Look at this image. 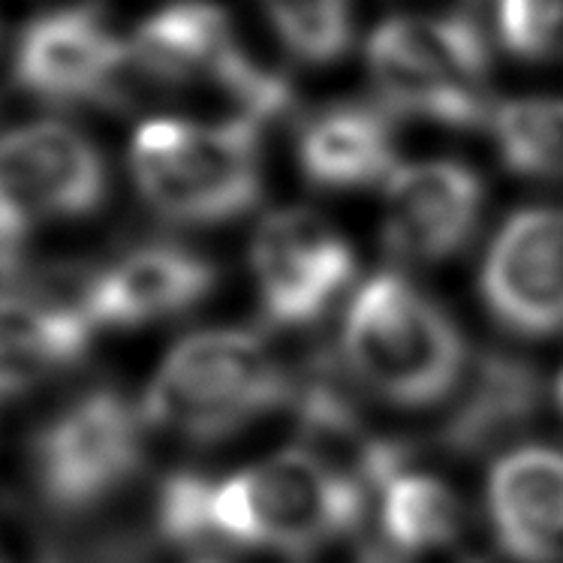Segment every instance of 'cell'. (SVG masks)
<instances>
[{
	"label": "cell",
	"instance_id": "obj_1",
	"mask_svg": "<svg viewBox=\"0 0 563 563\" xmlns=\"http://www.w3.org/2000/svg\"><path fill=\"white\" fill-rule=\"evenodd\" d=\"M341 353L365 389L398 407L443 401L467 358L459 325L401 275L371 277L353 296Z\"/></svg>",
	"mask_w": 563,
	"mask_h": 563
},
{
	"label": "cell",
	"instance_id": "obj_2",
	"mask_svg": "<svg viewBox=\"0 0 563 563\" xmlns=\"http://www.w3.org/2000/svg\"><path fill=\"white\" fill-rule=\"evenodd\" d=\"M292 379L260 334L214 329L185 338L154 374L142 404L151 426L211 443L277 410Z\"/></svg>",
	"mask_w": 563,
	"mask_h": 563
},
{
	"label": "cell",
	"instance_id": "obj_3",
	"mask_svg": "<svg viewBox=\"0 0 563 563\" xmlns=\"http://www.w3.org/2000/svg\"><path fill=\"white\" fill-rule=\"evenodd\" d=\"M208 88L227 97L235 121L260 130L287 112L289 88L244 52L227 12L206 0L163 7L126 40L124 103L145 91Z\"/></svg>",
	"mask_w": 563,
	"mask_h": 563
},
{
	"label": "cell",
	"instance_id": "obj_4",
	"mask_svg": "<svg viewBox=\"0 0 563 563\" xmlns=\"http://www.w3.org/2000/svg\"><path fill=\"white\" fill-rule=\"evenodd\" d=\"M365 488L308 449H289L211 492L218 545L308 554L356 528Z\"/></svg>",
	"mask_w": 563,
	"mask_h": 563
},
{
	"label": "cell",
	"instance_id": "obj_5",
	"mask_svg": "<svg viewBox=\"0 0 563 563\" xmlns=\"http://www.w3.org/2000/svg\"><path fill=\"white\" fill-rule=\"evenodd\" d=\"M256 126L157 118L139 126L130 169L154 211L175 223H220L260 199Z\"/></svg>",
	"mask_w": 563,
	"mask_h": 563
},
{
	"label": "cell",
	"instance_id": "obj_6",
	"mask_svg": "<svg viewBox=\"0 0 563 563\" xmlns=\"http://www.w3.org/2000/svg\"><path fill=\"white\" fill-rule=\"evenodd\" d=\"M368 73L383 103L443 126L483 124L488 109V46L464 15H398L371 34Z\"/></svg>",
	"mask_w": 563,
	"mask_h": 563
},
{
	"label": "cell",
	"instance_id": "obj_7",
	"mask_svg": "<svg viewBox=\"0 0 563 563\" xmlns=\"http://www.w3.org/2000/svg\"><path fill=\"white\" fill-rule=\"evenodd\" d=\"M106 163L91 139L60 121L0 136V244L48 220L81 218L103 202Z\"/></svg>",
	"mask_w": 563,
	"mask_h": 563
},
{
	"label": "cell",
	"instance_id": "obj_8",
	"mask_svg": "<svg viewBox=\"0 0 563 563\" xmlns=\"http://www.w3.org/2000/svg\"><path fill=\"white\" fill-rule=\"evenodd\" d=\"M139 461V416L112 389L88 391L67 404L34 443L36 485L58 509H85L106 500L136 473Z\"/></svg>",
	"mask_w": 563,
	"mask_h": 563
},
{
	"label": "cell",
	"instance_id": "obj_9",
	"mask_svg": "<svg viewBox=\"0 0 563 563\" xmlns=\"http://www.w3.org/2000/svg\"><path fill=\"white\" fill-rule=\"evenodd\" d=\"M263 313L275 325L301 329L332 308L356 272L353 247L332 223L308 208L263 220L251 247Z\"/></svg>",
	"mask_w": 563,
	"mask_h": 563
},
{
	"label": "cell",
	"instance_id": "obj_10",
	"mask_svg": "<svg viewBox=\"0 0 563 563\" xmlns=\"http://www.w3.org/2000/svg\"><path fill=\"white\" fill-rule=\"evenodd\" d=\"M126 40L93 7H60L27 24L15 43L12 79L55 106L124 103Z\"/></svg>",
	"mask_w": 563,
	"mask_h": 563
},
{
	"label": "cell",
	"instance_id": "obj_11",
	"mask_svg": "<svg viewBox=\"0 0 563 563\" xmlns=\"http://www.w3.org/2000/svg\"><path fill=\"white\" fill-rule=\"evenodd\" d=\"M488 311L509 332H563V208L518 211L483 265Z\"/></svg>",
	"mask_w": 563,
	"mask_h": 563
},
{
	"label": "cell",
	"instance_id": "obj_12",
	"mask_svg": "<svg viewBox=\"0 0 563 563\" xmlns=\"http://www.w3.org/2000/svg\"><path fill=\"white\" fill-rule=\"evenodd\" d=\"M483 178L455 161H431L391 173L383 239L404 263H443L467 247L483 214Z\"/></svg>",
	"mask_w": 563,
	"mask_h": 563
},
{
	"label": "cell",
	"instance_id": "obj_13",
	"mask_svg": "<svg viewBox=\"0 0 563 563\" xmlns=\"http://www.w3.org/2000/svg\"><path fill=\"white\" fill-rule=\"evenodd\" d=\"M214 284L218 272L202 256L173 244H151L126 253L121 263L100 275L88 277L81 311L93 329H136L190 311L214 289Z\"/></svg>",
	"mask_w": 563,
	"mask_h": 563
},
{
	"label": "cell",
	"instance_id": "obj_14",
	"mask_svg": "<svg viewBox=\"0 0 563 563\" xmlns=\"http://www.w3.org/2000/svg\"><path fill=\"white\" fill-rule=\"evenodd\" d=\"M488 516L516 563H563V452L525 446L497 461Z\"/></svg>",
	"mask_w": 563,
	"mask_h": 563
},
{
	"label": "cell",
	"instance_id": "obj_15",
	"mask_svg": "<svg viewBox=\"0 0 563 563\" xmlns=\"http://www.w3.org/2000/svg\"><path fill=\"white\" fill-rule=\"evenodd\" d=\"M542 404L540 371L516 353H483L471 386L452 407L440 443L452 455H485L518 438L537 419Z\"/></svg>",
	"mask_w": 563,
	"mask_h": 563
},
{
	"label": "cell",
	"instance_id": "obj_16",
	"mask_svg": "<svg viewBox=\"0 0 563 563\" xmlns=\"http://www.w3.org/2000/svg\"><path fill=\"white\" fill-rule=\"evenodd\" d=\"M395 163V130L377 106H329L305 121L299 166L322 190H358L377 185Z\"/></svg>",
	"mask_w": 563,
	"mask_h": 563
},
{
	"label": "cell",
	"instance_id": "obj_17",
	"mask_svg": "<svg viewBox=\"0 0 563 563\" xmlns=\"http://www.w3.org/2000/svg\"><path fill=\"white\" fill-rule=\"evenodd\" d=\"M93 325L58 301L0 296V398L34 389L85 353Z\"/></svg>",
	"mask_w": 563,
	"mask_h": 563
},
{
	"label": "cell",
	"instance_id": "obj_18",
	"mask_svg": "<svg viewBox=\"0 0 563 563\" xmlns=\"http://www.w3.org/2000/svg\"><path fill=\"white\" fill-rule=\"evenodd\" d=\"M379 492V530L398 554L440 552L461 537L464 506L438 476L398 471Z\"/></svg>",
	"mask_w": 563,
	"mask_h": 563
},
{
	"label": "cell",
	"instance_id": "obj_19",
	"mask_svg": "<svg viewBox=\"0 0 563 563\" xmlns=\"http://www.w3.org/2000/svg\"><path fill=\"white\" fill-rule=\"evenodd\" d=\"M492 130L509 173L537 181L563 178V97H525L497 106Z\"/></svg>",
	"mask_w": 563,
	"mask_h": 563
},
{
	"label": "cell",
	"instance_id": "obj_20",
	"mask_svg": "<svg viewBox=\"0 0 563 563\" xmlns=\"http://www.w3.org/2000/svg\"><path fill=\"white\" fill-rule=\"evenodd\" d=\"M268 22L296 58L334 64L350 48V0H260Z\"/></svg>",
	"mask_w": 563,
	"mask_h": 563
},
{
	"label": "cell",
	"instance_id": "obj_21",
	"mask_svg": "<svg viewBox=\"0 0 563 563\" xmlns=\"http://www.w3.org/2000/svg\"><path fill=\"white\" fill-rule=\"evenodd\" d=\"M211 492L214 483L199 473H173L157 495L161 537L181 549L218 545L211 528Z\"/></svg>",
	"mask_w": 563,
	"mask_h": 563
},
{
	"label": "cell",
	"instance_id": "obj_22",
	"mask_svg": "<svg viewBox=\"0 0 563 563\" xmlns=\"http://www.w3.org/2000/svg\"><path fill=\"white\" fill-rule=\"evenodd\" d=\"M497 27L516 58L563 60V0H500Z\"/></svg>",
	"mask_w": 563,
	"mask_h": 563
},
{
	"label": "cell",
	"instance_id": "obj_23",
	"mask_svg": "<svg viewBox=\"0 0 563 563\" xmlns=\"http://www.w3.org/2000/svg\"><path fill=\"white\" fill-rule=\"evenodd\" d=\"M10 256H12V251H7V247H0V265L10 263Z\"/></svg>",
	"mask_w": 563,
	"mask_h": 563
},
{
	"label": "cell",
	"instance_id": "obj_24",
	"mask_svg": "<svg viewBox=\"0 0 563 563\" xmlns=\"http://www.w3.org/2000/svg\"><path fill=\"white\" fill-rule=\"evenodd\" d=\"M558 404H561V410H563V374L561 379H558Z\"/></svg>",
	"mask_w": 563,
	"mask_h": 563
},
{
	"label": "cell",
	"instance_id": "obj_25",
	"mask_svg": "<svg viewBox=\"0 0 563 563\" xmlns=\"http://www.w3.org/2000/svg\"><path fill=\"white\" fill-rule=\"evenodd\" d=\"M365 563H389V561H383V558H365Z\"/></svg>",
	"mask_w": 563,
	"mask_h": 563
},
{
	"label": "cell",
	"instance_id": "obj_26",
	"mask_svg": "<svg viewBox=\"0 0 563 563\" xmlns=\"http://www.w3.org/2000/svg\"><path fill=\"white\" fill-rule=\"evenodd\" d=\"M196 563H220V561H208V558H206V561H196Z\"/></svg>",
	"mask_w": 563,
	"mask_h": 563
},
{
	"label": "cell",
	"instance_id": "obj_27",
	"mask_svg": "<svg viewBox=\"0 0 563 563\" xmlns=\"http://www.w3.org/2000/svg\"><path fill=\"white\" fill-rule=\"evenodd\" d=\"M0 563H3V561H0Z\"/></svg>",
	"mask_w": 563,
	"mask_h": 563
}]
</instances>
